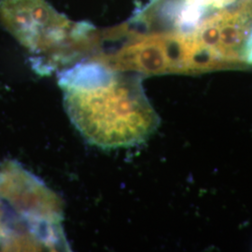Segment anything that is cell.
<instances>
[{
  "label": "cell",
  "instance_id": "3",
  "mask_svg": "<svg viewBox=\"0 0 252 252\" xmlns=\"http://www.w3.org/2000/svg\"><path fill=\"white\" fill-rule=\"evenodd\" d=\"M9 237V228L6 224V220L4 219V210L0 202V242L8 240Z\"/></svg>",
  "mask_w": 252,
  "mask_h": 252
},
{
  "label": "cell",
  "instance_id": "2",
  "mask_svg": "<svg viewBox=\"0 0 252 252\" xmlns=\"http://www.w3.org/2000/svg\"><path fill=\"white\" fill-rule=\"evenodd\" d=\"M0 20L48 71L67 63L94 37L93 27L72 23L45 0H2Z\"/></svg>",
  "mask_w": 252,
  "mask_h": 252
},
{
  "label": "cell",
  "instance_id": "1",
  "mask_svg": "<svg viewBox=\"0 0 252 252\" xmlns=\"http://www.w3.org/2000/svg\"><path fill=\"white\" fill-rule=\"evenodd\" d=\"M59 85L68 117L90 144L103 149L133 147L159 127L160 118L139 74L99 62L77 63L61 73Z\"/></svg>",
  "mask_w": 252,
  "mask_h": 252
}]
</instances>
